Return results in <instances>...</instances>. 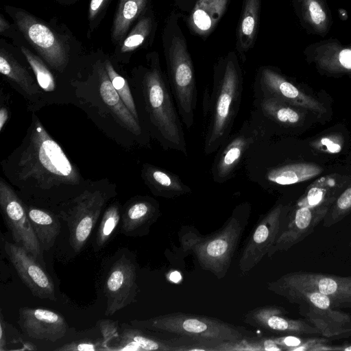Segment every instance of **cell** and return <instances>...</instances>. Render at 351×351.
Instances as JSON below:
<instances>
[{
    "instance_id": "6da1fadb",
    "label": "cell",
    "mask_w": 351,
    "mask_h": 351,
    "mask_svg": "<svg viewBox=\"0 0 351 351\" xmlns=\"http://www.w3.org/2000/svg\"><path fill=\"white\" fill-rule=\"evenodd\" d=\"M6 180L23 195L38 198L60 195L63 202L91 182L50 135L35 112L21 144L1 162Z\"/></svg>"
},
{
    "instance_id": "7a4b0ae2",
    "label": "cell",
    "mask_w": 351,
    "mask_h": 351,
    "mask_svg": "<svg viewBox=\"0 0 351 351\" xmlns=\"http://www.w3.org/2000/svg\"><path fill=\"white\" fill-rule=\"evenodd\" d=\"M132 74L130 86L141 125L163 149L187 156L182 122L157 54L150 55L147 65Z\"/></svg>"
},
{
    "instance_id": "3957f363",
    "label": "cell",
    "mask_w": 351,
    "mask_h": 351,
    "mask_svg": "<svg viewBox=\"0 0 351 351\" xmlns=\"http://www.w3.org/2000/svg\"><path fill=\"white\" fill-rule=\"evenodd\" d=\"M243 90L242 71L237 56L231 53L215 64L212 88L205 90L203 96L206 155L216 152L231 134Z\"/></svg>"
},
{
    "instance_id": "277c9868",
    "label": "cell",
    "mask_w": 351,
    "mask_h": 351,
    "mask_svg": "<svg viewBox=\"0 0 351 351\" xmlns=\"http://www.w3.org/2000/svg\"><path fill=\"white\" fill-rule=\"evenodd\" d=\"M251 206H237L221 229L210 235L197 234L194 230H182L181 246L197 260L201 267L218 278L227 273L250 215Z\"/></svg>"
},
{
    "instance_id": "5b68a950",
    "label": "cell",
    "mask_w": 351,
    "mask_h": 351,
    "mask_svg": "<svg viewBox=\"0 0 351 351\" xmlns=\"http://www.w3.org/2000/svg\"><path fill=\"white\" fill-rule=\"evenodd\" d=\"M134 327L173 334L204 343L217 346L245 339L242 328L218 319L184 313H171L143 320H132Z\"/></svg>"
},
{
    "instance_id": "8992f818",
    "label": "cell",
    "mask_w": 351,
    "mask_h": 351,
    "mask_svg": "<svg viewBox=\"0 0 351 351\" xmlns=\"http://www.w3.org/2000/svg\"><path fill=\"white\" fill-rule=\"evenodd\" d=\"M116 194V184L102 178L92 180L79 195L58 205L59 216L67 223L75 252L84 247L102 210Z\"/></svg>"
},
{
    "instance_id": "52a82bcc",
    "label": "cell",
    "mask_w": 351,
    "mask_h": 351,
    "mask_svg": "<svg viewBox=\"0 0 351 351\" xmlns=\"http://www.w3.org/2000/svg\"><path fill=\"white\" fill-rule=\"evenodd\" d=\"M167 80L182 123L194 124L197 90L193 64L184 38L176 34L165 49Z\"/></svg>"
},
{
    "instance_id": "ba28073f",
    "label": "cell",
    "mask_w": 351,
    "mask_h": 351,
    "mask_svg": "<svg viewBox=\"0 0 351 351\" xmlns=\"http://www.w3.org/2000/svg\"><path fill=\"white\" fill-rule=\"evenodd\" d=\"M5 9L39 56L53 71L63 73L70 60L65 41L46 23L24 10L10 6Z\"/></svg>"
},
{
    "instance_id": "9c48e42d",
    "label": "cell",
    "mask_w": 351,
    "mask_h": 351,
    "mask_svg": "<svg viewBox=\"0 0 351 351\" xmlns=\"http://www.w3.org/2000/svg\"><path fill=\"white\" fill-rule=\"evenodd\" d=\"M0 208L15 244L25 250L44 267L43 249L28 217L25 203L2 177L0 178Z\"/></svg>"
},
{
    "instance_id": "30bf717a",
    "label": "cell",
    "mask_w": 351,
    "mask_h": 351,
    "mask_svg": "<svg viewBox=\"0 0 351 351\" xmlns=\"http://www.w3.org/2000/svg\"><path fill=\"white\" fill-rule=\"evenodd\" d=\"M263 133L261 127L251 119L231 134L216 152L210 167L213 181L223 184L234 176L241 167L245 155Z\"/></svg>"
},
{
    "instance_id": "8fae6325",
    "label": "cell",
    "mask_w": 351,
    "mask_h": 351,
    "mask_svg": "<svg viewBox=\"0 0 351 351\" xmlns=\"http://www.w3.org/2000/svg\"><path fill=\"white\" fill-rule=\"evenodd\" d=\"M290 207L276 204L258 221L243 247L239 261V269L246 273L267 255L274 244Z\"/></svg>"
},
{
    "instance_id": "7c38bea8",
    "label": "cell",
    "mask_w": 351,
    "mask_h": 351,
    "mask_svg": "<svg viewBox=\"0 0 351 351\" xmlns=\"http://www.w3.org/2000/svg\"><path fill=\"white\" fill-rule=\"evenodd\" d=\"M95 88L99 104L104 110V117L108 114L121 128L132 135L140 145H149L150 136L126 107L114 88L104 63L95 67Z\"/></svg>"
},
{
    "instance_id": "4fadbf2b",
    "label": "cell",
    "mask_w": 351,
    "mask_h": 351,
    "mask_svg": "<svg viewBox=\"0 0 351 351\" xmlns=\"http://www.w3.org/2000/svg\"><path fill=\"white\" fill-rule=\"evenodd\" d=\"M254 97H271L295 107L324 114L326 109L319 101L306 95L281 75L268 67L259 69L254 84Z\"/></svg>"
},
{
    "instance_id": "5bb4252c",
    "label": "cell",
    "mask_w": 351,
    "mask_h": 351,
    "mask_svg": "<svg viewBox=\"0 0 351 351\" xmlns=\"http://www.w3.org/2000/svg\"><path fill=\"white\" fill-rule=\"evenodd\" d=\"M330 206H297L289 208L280 232L267 254L270 258L278 251H287L302 241L326 216Z\"/></svg>"
},
{
    "instance_id": "9a60e30c",
    "label": "cell",
    "mask_w": 351,
    "mask_h": 351,
    "mask_svg": "<svg viewBox=\"0 0 351 351\" xmlns=\"http://www.w3.org/2000/svg\"><path fill=\"white\" fill-rule=\"evenodd\" d=\"M104 292L107 298L105 315H112L135 300L137 293L136 269L124 254L111 266L106 277Z\"/></svg>"
},
{
    "instance_id": "2e32d148",
    "label": "cell",
    "mask_w": 351,
    "mask_h": 351,
    "mask_svg": "<svg viewBox=\"0 0 351 351\" xmlns=\"http://www.w3.org/2000/svg\"><path fill=\"white\" fill-rule=\"evenodd\" d=\"M4 249L21 280L32 293L40 299L56 301L54 284L43 266L16 244L5 241Z\"/></svg>"
},
{
    "instance_id": "e0dca14e",
    "label": "cell",
    "mask_w": 351,
    "mask_h": 351,
    "mask_svg": "<svg viewBox=\"0 0 351 351\" xmlns=\"http://www.w3.org/2000/svg\"><path fill=\"white\" fill-rule=\"evenodd\" d=\"M275 281L282 285L316 289L328 296L335 308H351V276L299 271L285 274Z\"/></svg>"
},
{
    "instance_id": "ac0fdd59",
    "label": "cell",
    "mask_w": 351,
    "mask_h": 351,
    "mask_svg": "<svg viewBox=\"0 0 351 351\" xmlns=\"http://www.w3.org/2000/svg\"><path fill=\"white\" fill-rule=\"evenodd\" d=\"M250 118L267 134L276 126L294 128L304 121L305 110L271 97H254Z\"/></svg>"
},
{
    "instance_id": "d6986e66",
    "label": "cell",
    "mask_w": 351,
    "mask_h": 351,
    "mask_svg": "<svg viewBox=\"0 0 351 351\" xmlns=\"http://www.w3.org/2000/svg\"><path fill=\"white\" fill-rule=\"evenodd\" d=\"M18 324L31 338L55 342L63 337L69 326L63 316L55 311L32 307H21Z\"/></svg>"
},
{
    "instance_id": "ffe728a7",
    "label": "cell",
    "mask_w": 351,
    "mask_h": 351,
    "mask_svg": "<svg viewBox=\"0 0 351 351\" xmlns=\"http://www.w3.org/2000/svg\"><path fill=\"white\" fill-rule=\"evenodd\" d=\"M0 73L27 102L28 110L37 111L46 104L36 77L6 49H0Z\"/></svg>"
},
{
    "instance_id": "44dd1931",
    "label": "cell",
    "mask_w": 351,
    "mask_h": 351,
    "mask_svg": "<svg viewBox=\"0 0 351 351\" xmlns=\"http://www.w3.org/2000/svg\"><path fill=\"white\" fill-rule=\"evenodd\" d=\"M243 321L253 327L276 335H312L322 333L317 327L304 321L285 316L278 306H262L247 313Z\"/></svg>"
},
{
    "instance_id": "7402d4cb",
    "label": "cell",
    "mask_w": 351,
    "mask_h": 351,
    "mask_svg": "<svg viewBox=\"0 0 351 351\" xmlns=\"http://www.w3.org/2000/svg\"><path fill=\"white\" fill-rule=\"evenodd\" d=\"M160 215L158 202L147 195H137L121 206V232L137 237L147 233Z\"/></svg>"
},
{
    "instance_id": "603a6c76",
    "label": "cell",
    "mask_w": 351,
    "mask_h": 351,
    "mask_svg": "<svg viewBox=\"0 0 351 351\" xmlns=\"http://www.w3.org/2000/svg\"><path fill=\"white\" fill-rule=\"evenodd\" d=\"M141 176L151 193L158 197L175 198L191 193L176 174L150 163H143Z\"/></svg>"
},
{
    "instance_id": "cb8c5ba5",
    "label": "cell",
    "mask_w": 351,
    "mask_h": 351,
    "mask_svg": "<svg viewBox=\"0 0 351 351\" xmlns=\"http://www.w3.org/2000/svg\"><path fill=\"white\" fill-rule=\"evenodd\" d=\"M21 51L33 71L34 77L45 95L46 104L73 101L72 91L59 87L57 80L51 71L52 69L39 56L23 46L21 47Z\"/></svg>"
},
{
    "instance_id": "d4e9b609",
    "label": "cell",
    "mask_w": 351,
    "mask_h": 351,
    "mask_svg": "<svg viewBox=\"0 0 351 351\" xmlns=\"http://www.w3.org/2000/svg\"><path fill=\"white\" fill-rule=\"evenodd\" d=\"M229 0H198L191 14L190 27L200 36H206L222 17Z\"/></svg>"
},
{
    "instance_id": "484cf974",
    "label": "cell",
    "mask_w": 351,
    "mask_h": 351,
    "mask_svg": "<svg viewBox=\"0 0 351 351\" xmlns=\"http://www.w3.org/2000/svg\"><path fill=\"white\" fill-rule=\"evenodd\" d=\"M26 210L36 236L43 250H49L54 245L60 232L61 226L56 215L51 212L26 204Z\"/></svg>"
},
{
    "instance_id": "4316f807",
    "label": "cell",
    "mask_w": 351,
    "mask_h": 351,
    "mask_svg": "<svg viewBox=\"0 0 351 351\" xmlns=\"http://www.w3.org/2000/svg\"><path fill=\"white\" fill-rule=\"evenodd\" d=\"M149 0H119L111 29V40L118 45L128 34L132 25L146 10Z\"/></svg>"
},
{
    "instance_id": "83f0119b",
    "label": "cell",
    "mask_w": 351,
    "mask_h": 351,
    "mask_svg": "<svg viewBox=\"0 0 351 351\" xmlns=\"http://www.w3.org/2000/svg\"><path fill=\"white\" fill-rule=\"evenodd\" d=\"M154 17L143 16L124 39L116 47L114 56L118 62L127 64L131 55L147 40L154 27Z\"/></svg>"
},
{
    "instance_id": "f1b7e54d",
    "label": "cell",
    "mask_w": 351,
    "mask_h": 351,
    "mask_svg": "<svg viewBox=\"0 0 351 351\" xmlns=\"http://www.w3.org/2000/svg\"><path fill=\"white\" fill-rule=\"evenodd\" d=\"M261 0H245L238 25L237 49L246 52L254 45L259 18Z\"/></svg>"
},
{
    "instance_id": "f546056e",
    "label": "cell",
    "mask_w": 351,
    "mask_h": 351,
    "mask_svg": "<svg viewBox=\"0 0 351 351\" xmlns=\"http://www.w3.org/2000/svg\"><path fill=\"white\" fill-rule=\"evenodd\" d=\"M104 65L116 91L130 112L141 123L135 100L128 81L117 72L110 59H106Z\"/></svg>"
},
{
    "instance_id": "4dcf8cb0",
    "label": "cell",
    "mask_w": 351,
    "mask_h": 351,
    "mask_svg": "<svg viewBox=\"0 0 351 351\" xmlns=\"http://www.w3.org/2000/svg\"><path fill=\"white\" fill-rule=\"evenodd\" d=\"M121 217V206L119 202H112L105 210L95 239V247L100 250L109 241Z\"/></svg>"
},
{
    "instance_id": "1f68e13d",
    "label": "cell",
    "mask_w": 351,
    "mask_h": 351,
    "mask_svg": "<svg viewBox=\"0 0 351 351\" xmlns=\"http://www.w3.org/2000/svg\"><path fill=\"white\" fill-rule=\"evenodd\" d=\"M330 193L329 186L326 183L317 181L308 191L297 202V206L316 207L322 206H330L336 197Z\"/></svg>"
},
{
    "instance_id": "d6a6232c",
    "label": "cell",
    "mask_w": 351,
    "mask_h": 351,
    "mask_svg": "<svg viewBox=\"0 0 351 351\" xmlns=\"http://www.w3.org/2000/svg\"><path fill=\"white\" fill-rule=\"evenodd\" d=\"M351 211V184L335 199L323 221L324 227H330L342 220Z\"/></svg>"
},
{
    "instance_id": "836d02e7",
    "label": "cell",
    "mask_w": 351,
    "mask_h": 351,
    "mask_svg": "<svg viewBox=\"0 0 351 351\" xmlns=\"http://www.w3.org/2000/svg\"><path fill=\"white\" fill-rule=\"evenodd\" d=\"M112 0H90L88 7V33L94 31L103 19Z\"/></svg>"
},
{
    "instance_id": "e575fe53",
    "label": "cell",
    "mask_w": 351,
    "mask_h": 351,
    "mask_svg": "<svg viewBox=\"0 0 351 351\" xmlns=\"http://www.w3.org/2000/svg\"><path fill=\"white\" fill-rule=\"evenodd\" d=\"M343 141L339 135L323 136L313 143V146L324 152L337 153L341 149Z\"/></svg>"
},
{
    "instance_id": "d590c367",
    "label": "cell",
    "mask_w": 351,
    "mask_h": 351,
    "mask_svg": "<svg viewBox=\"0 0 351 351\" xmlns=\"http://www.w3.org/2000/svg\"><path fill=\"white\" fill-rule=\"evenodd\" d=\"M62 351H95L103 350L102 341H92L90 340H82L80 341H73L64 344L60 348L56 349Z\"/></svg>"
},
{
    "instance_id": "8d00e7d4",
    "label": "cell",
    "mask_w": 351,
    "mask_h": 351,
    "mask_svg": "<svg viewBox=\"0 0 351 351\" xmlns=\"http://www.w3.org/2000/svg\"><path fill=\"white\" fill-rule=\"evenodd\" d=\"M99 324L103 336L102 348L108 350V343L118 335L117 324L110 320H101Z\"/></svg>"
},
{
    "instance_id": "74e56055",
    "label": "cell",
    "mask_w": 351,
    "mask_h": 351,
    "mask_svg": "<svg viewBox=\"0 0 351 351\" xmlns=\"http://www.w3.org/2000/svg\"><path fill=\"white\" fill-rule=\"evenodd\" d=\"M308 9L311 19L315 24H319L325 20V12L316 1H311Z\"/></svg>"
},
{
    "instance_id": "f35d334b",
    "label": "cell",
    "mask_w": 351,
    "mask_h": 351,
    "mask_svg": "<svg viewBox=\"0 0 351 351\" xmlns=\"http://www.w3.org/2000/svg\"><path fill=\"white\" fill-rule=\"evenodd\" d=\"M3 99L1 97V106H0V132L4 129L8 119H10V111L6 103L4 102Z\"/></svg>"
},
{
    "instance_id": "ab89813d",
    "label": "cell",
    "mask_w": 351,
    "mask_h": 351,
    "mask_svg": "<svg viewBox=\"0 0 351 351\" xmlns=\"http://www.w3.org/2000/svg\"><path fill=\"white\" fill-rule=\"evenodd\" d=\"M339 60L344 69L351 70V50H342L339 53Z\"/></svg>"
},
{
    "instance_id": "60d3db41",
    "label": "cell",
    "mask_w": 351,
    "mask_h": 351,
    "mask_svg": "<svg viewBox=\"0 0 351 351\" xmlns=\"http://www.w3.org/2000/svg\"><path fill=\"white\" fill-rule=\"evenodd\" d=\"M10 26L8 21L3 17L2 14L0 16V33L2 34L8 29Z\"/></svg>"
},
{
    "instance_id": "b9f144b4",
    "label": "cell",
    "mask_w": 351,
    "mask_h": 351,
    "mask_svg": "<svg viewBox=\"0 0 351 351\" xmlns=\"http://www.w3.org/2000/svg\"><path fill=\"white\" fill-rule=\"evenodd\" d=\"M180 278H181V276H180V274L176 271L172 273L170 276V279L173 282H178V280H180Z\"/></svg>"
},
{
    "instance_id": "7bdbcfd3",
    "label": "cell",
    "mask_w": 351,
    "mask_h": 351,
    "mask_svg": "<svg viewBox=\"0 0 351 351\" xmlns=\"http://www.w3.org/2000/svg\"><path fill=\"white\" fill-rule=\"evenodd\" d=\"M333 350H344V351H351V344L347 345L346 346H344V347L333 348Z\"/></svg>"
},
{
    "instance_id": "ee69618b",
    "label": "cell",
    "mask_w": 351,
    "mask_h": 351,
    "mask_svg": "<svg viewBox=\"0 0 351 351\" xmlns=\"http://www.w3.org/2000/svg\"><path fill=\"white\" fill-rule=\"evenodd\" d=\"M58 1H59L60 2H61L62 3L68 4V3H72L73 1H75L76 0H58Z\"/></svg>"
},
{
    "instance_id": "f6af8a7d",
    "label": "cell",
    "mask_w": 351,
    "mask_h": 351,
    "mask_svg": "<svg viewBox=\"0 0 351 351\" xmlns=\"http://www.w3.org/2000/svg\"><path fill=\"white\" fill-rule=\"evenodd\" d=\"M350 245L351 246V238H350Z\"/></svg>"
},
{
    "instance_id": "bcb514c9",
    "label": "cell",
    "mask_w": 351,
    "mask_h": 351,
    "mask_svg": "<svg viewBox=\"0 0 351 351\" xmlns=\"http://www.w3.org/2000/svg\"><path fill=\"white\" fill-rule=\"evenodd\" d=\"M350 291H351V284H350Z\"/></svg>"
}]
</instances>
